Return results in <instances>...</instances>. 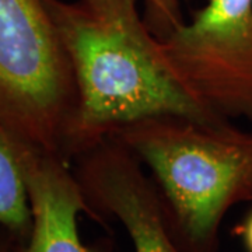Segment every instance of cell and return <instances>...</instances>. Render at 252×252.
<instances>
[{
	"instance_id": "1",
	"label": "cell",
	"mask_w": 252,
	"mask_h": 252,
	"mask_svg": "<svg viewBox=\"0 0 252 252\" xmlns=\"http://www.w3.org/2000/svg\"><path fill=\"white\" fill-rule=\"evenodd\" d=\"M48 6L77 89L73 158L114 127L143 118L225 119L202 105L172 76L158 55L157 38L143 18L132 23L108 21L81 0H48Z\"/></svg>"
},
{
	"instance_id": "2",
	"label": "cell",
	"mask_w": 252,
	"mask_h": 252,
	"mask_svg": "<svg viewBox=\"0 0 252 252\" xmlns=\"http://www.w3.org/2000/svg\"><path fill=\"white\" fill-rule=\"evenodd\" d=\"M107 136L150 170L181 251L219 252L225 215L252 202V132L228 119L158 115L117 126Z\"/></svg>"
},
{
	"instance_id": "3",
	"label": "cell",
	"mask_w": 252,
	"mask_h": 252,
	"mask_svg": "<svg viewBox=\"0 0 252 252\" xmlns=\"http://www.w3.org/2000/svg\"><path fill=\"white\" fill-rule=\"evenodd\" d=\"M77 107L48 0H0V121L20 142L72 162Z\"/></svg>"
},
{
	"instance_id": "4",
	"label": "cell",
	"mask_w": 252,
	"mask_h": 252,
	"mask_svg": "<svg viewBox=\"0 0 252 252\" xmlns=\"http://www.w3.org/2000/svg\"><path fill=\"white\" fill-rule=\"evenodd\" d=\"M172 76L216 115L252 122V0H207L157 39Z\"/></svg>"
},
{
	"instance_id": "5",
	"label": "cell",
	"mask_w": 252,
	"mask_h": 252,
	"mask_svg": "<svg viewBox=\"0 0 252 252\" xmlns=\"http://www.w3.org/2000/svg\"><path fill=\"white\" fill-rule=\"evenodd\" d=\"M72 162L95 220L102 223L111 217L119 221L133 252H182L168 230L152 177L124 144L107 136Z\"/></svg>"
},
{
	"instance_id": "6",
	"label": "cell",
	"mask_w": 252,
	"mask_h": 252,
	"mask_svg": "<svg viewBox=\"0 0 252 252\" xmlns=\"http://www.w3.org/2000/svg\"><path fill=\"white\" fill-rule=\"evenodd\" d=\"M17 150L28 189L32 227L14 252H94L81 241L79 216L95 220L70 162L32 149L17 137Z\"/></svg>"
},
{
	"instance_id": "7",
	"label": "cell",
	"mask_w": 252,
	"mask_h": 252,
	"mask_svg": "<svg viewBox=\"0 0 252 252\" xmlns=\"http://www.w3.org/2000/svg\"><path fill=\"white\" fill-rule=\"evenodd\" d=\"M0 225L26 241L32 227L28 189L17 140L0 121Z\"/></svg>"
},
{
	"instance_id": "8",
	"label": "cell",
	"mask_w": 252,
	"mask_h": 252,
	"mask_svg": "<svg viewBox=\"0 0 252 252\" xmlns=\"http://www.w3.org/2000/svg\"><path fill=\"white\" fill-rule=\"evenodd\" d=\"M143 21L157 39H162L185 23L182 6L190 0H142Z\"/></svg>"
},
{
	"instance_id": "9",
	"label": "cell",
	"mask_w": 252,
	"mask_h": 252,
	"mask_svg": "<svg viewBox=\"0 0 252 252\" xmlns=\"http://www.w3.org/2000/svg\"><path fill=\"white\" fill-rule=\"evenodd\" d=\"M97 16L114 23H132L143 18L136 0H81Z\"/></svg>"
},
{
	"instance_id": "10",
	"label": "cell",
	"mask_w": 252,
	"mask_h": 252,
	"mask_svg": "<svg viewBox=\"0 0 252 252\" xmlns=\"http://www.w3.org/2000/svg\"><path fill=\"white\" fill-rule=\"evenodd\" d=\"M235 233L243 238L247 252H252V210L243 223L235 227Z\"/></svg>"
},
{
	"instance_id": "11",
	"label": "cell",
	"mask_w": 252,
	"mask_h": 252,
	"mask_svg": "<svg viewBox=\"0 0 252 252\" xmlns=\"http://www.w3.org/2000/svg\"><path fill=\"white\" fill-rule=\"evenodd\" d=\"M16 243V237L0 225V252H14Z\"/></svg>"
}]
</instances>
